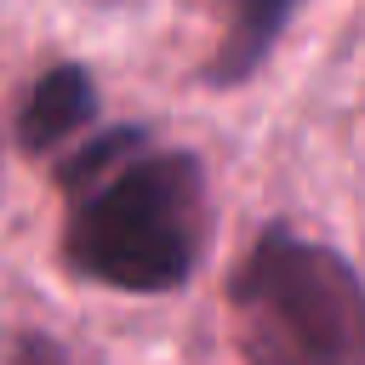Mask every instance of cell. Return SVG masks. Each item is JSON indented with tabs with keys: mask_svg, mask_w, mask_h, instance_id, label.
Wrapping results in <instances>:
<instances>
[{
	"mask_svg": "<svg viewBox=\"0 0 365 365\" xmlns=\"http://www.w3.org/2000/svg\"><path fill=\"white\" fill-rule=\"evenodd\" d=\"M63 268L103 291L165 297L194 279L211 234L205 165L188 148H154L148 131L114 125L57 165Z\"/></svg>",
	"mask_w": 365,
	"mask_h": 365,
	"instance_id": "1",
	"label": "cell"
},
{
	"mask_svg": "<svg viewBox=\"0 0 365 365\" xmlns=\"http://www.w3.org/2000/svg\"><path fill=\"white\" fill-rule=\"evenodd\" d=\"M228 331L245 365H365V279L274 222L228 274Z\"/></svg>",
	"mask_w": 365,
	"mask_h": 365,
	"instance_id": "2",
	"label": "cell"
},
{
	"mask_svg": "<svg viewBox=\"0 0 365 365\" xmlns=\"http://www.w3.org/2000/svg\"><path fill=\"white\" fill-rule=\"evenodd\" d=\"M97 120V80L86 63H51L29 80L23 103H17V120H11V137H17V154L40 160L51 148H63L74 131H86Z\"/></svg>",
	"mask_w": 365,
	"mask_h": 365,
	"instance_id": "3",
	"label": "cell"
},
{
	"mask_svg": "<svg viewBox=\"0 0 365 365\" xmlns=\"http://www.w3.org/2000/svg\"><path fill=\"white\" fill-rule=\"evenodd\" d=\"M297 6H302V0H234V17H228V29H222V46H217L211 63L200 68V80L217 86V91L251 80V74L262 68V57L274 51V40L285 34V23H291Z\"/></svg>",
	"mask_w": 365,
	"mask_h": 365,
	"instance_id": "4",
	"label": "cell"
},
{
	"mask_svg": "<svg viewBox=\"0 0 365 365\" xmlns=\"http://www.w3.org/2000/svg\"><path fill=\"white\" fill-rule=\"evenodd\" d=\"M11 365H68V359H63V348H57L51 336L17 331V336H11Z\"/></svg>",
	"mask_w": 365,
	"mask_h": 365,
	"instance_id": "5",
	"label": "cell"
}]
</instances>
